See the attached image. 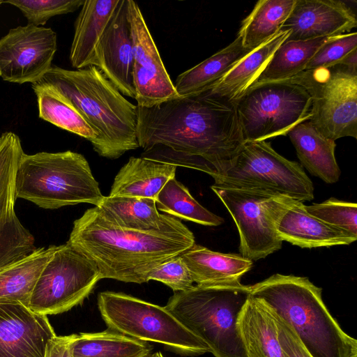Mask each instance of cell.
Segmentation results:
<instances>
[{
    "label": "cell",
    "instance_id": "obj_1",
    "mask_svg": "<svg viewBox=\"0 0 357 357\" xmlns=\"http://www.w3.org/2000/svg\"><path fill=\"white\" fill-rule=\"evenodd\" d=\"M145 158L224 174L245 143L235 103L205 91L151 107L137 106Z\"/></svg>",
    "mask_w": 357,
    "mask_h": 357
},
{
    "label": "cell",
    "instance_id": "obj_2",
    "mask_svg": "<svg viewBox=\"0 0 357 357\" xmlns=\"http://www.w3.org/2000/svg\"><path fill=\"white\" fill-rule=\"evenodd\" d=\"M68 242L96 266L100 279L137 284L147 282L153 268L195 243L185 225L162 231L128 229L107 218L98 206L74 221Z\"/></svg>",
    "mask_w": 357,
    "mask_h": 357
},
{
    "label": "cell",
    "instance_id": "obj_3",
    "mask_svg": "<svg viewBox=\"0 0 357 357\" xmlns=\"http://www.w3.org/2000/svg\"><path fill=\"white\" fill-rule=\"evenodd\" d=\"M66 98L96 135L94 151L117 159L138 148L137 105L128 100L96 66L66 70L54 66L38 82Z\"/></svg>",
    "mask_w": 357,
    "mask_h": 357
},
{
    "label": "cell",
    "instance_id": "obj_4",
    "mask_svg": "<svg viewBox=\"0 0 357 357\" xmlns=\"http://www.w3.org/2000/svg\"><path fill=\"white\" fill-rule=\"evenodd\" d=\"M250 289V296L291 327L312 357H357L356 340L343 331L325 305L321 289L307 278L275 274Z\"/></svg>",
    "mask_w": 357,
    "mask_h": 357
},
{
    "label": "cell",
    "instance_id": "obj_5",
    "mask_svg": "<svg viewBox=\"0 0 357 357\" xmlns=\"http://www.w3.org/2000/svg\"><path fill=\"white\" fill-rule=\"evenodd\" d=\"M250 286L194 285L176 291L165 306L202 340L215 357H247L238 318L250 296Z\"/></svg>",
    "mask_w": 357,
    "mask_h": 357
},
{
    "label": "cell",
    "instance_id": "obj_6",
    "mask_svg": "<svg viewBox=\"0 0 357 357\" xmlns=\"http://www.w3.org/2000/svg\"><path fill=\"white\" fill-rule=\"evenodd\" d=\"M15 195L45 209L83 203L98 206L104 198L85 157L72 151L24 153L15 172Z\"/></svg>",
    "mask_w": 357,
    "mask_h": 357
},
{
    "label": "cell",
    "instance_id": "obj_7",
    "mask_svg": "<svg viewBox=\"0 0 357 357\" xmlns=\"http://www.w3.org/2000/svg\"><path fill=\"white\" fill-rule=\"evenodd\" d=\"M98 307L110 330L141 341L162 344L185 356L210 352L208 346L165 307L110 291L98 294Z\"/></svg>",
    "mask_w": 357,
    "mask_h": 357
},
{
    "label": "cell",
    "instance_id": "obj_8",
    "mask_svg": "<svg viewBox=\"0 0 357 357\" xmlns=\"http://www.w3.org/2000/svg\"><path fill=\"white\" fill-rule=\"evenodd\" d=\"M245 142L287 135L310 117L311 98L288 81L256 84L236 103Z\"/></svg>",
    "mask_w": 357,
    "mask_h": 357
},
{
    "label": "cell",
    "instance_id": "obj_9",
    "mask_svg": "<svg viewBox=\"0 0 357 357\" xmlns=\"http://www.w3.org/2000/svg\"><path fill=\"white\" fill-rule=\"evenodd\" d=\"M215 185L257 189L301 202L314 198V188L303 167L277 153L266 141L247 142L232 166L213 178Z\"/></svg>",
    "mask_w": 357,
    "mask_h": 357
},
{
    "label": "cell",
    "instance_id": "obj_10",
    "mask_svg": "<svg viewBox=\"0 0 357 357\" xmlns=\"http://www.w3.org/2000/svg\"><path fill=\"white\" fill-rule=\"evenodd\" d=\"M285 81L303 86L309 93L308 121L320 134L333 141L356 139L357 72L344 66L304 70Z\"/></svg>",
    "mask_w": 357,
    "mask_h": 357
},
{
    "label": "cell",
    "instance_id": "obj_11",
    "mask_svg": "<svg viewBox=\"0 0 357 357\" xmlns=\"http://www.w3.org/2000/svg\"><path fill=\"white\" fill-rule=\"evenodd\" d=\"M227 208L238 231L241 255L264 259L282 247L276 222L291 198L257 189L211 186Z\"/></svg>",
    "mask_w": 357,
    "mask_h": 357
},
{
    "label": "cell",
    "instance_id": "obj_12",
    "mask_svg": "<svg viewBox=\"0 0 357 357\" xmlns=\"http://www.w3.org/2000/svg\"><path fill=\"white\" fill-rule=\"evenodd\" d=\"M96 266L68 241L55 245L33 288L29 308L53 315L81 305L100 280Z\"/></svg>",
    "mask_w": 357,
    "mask_h": 357
},
{
    "label": "cell",
    "instance_id": "obj_13",
    "mask_svg": "<svg viewBox=\"0 0 357 357\" xmlns=\"http://www.w3.org/2000/svg\"><path fill=\"white\" fill-rule=\"evenodd\" d=\"M56 49L51 28L28 24L11 29L0 39V76L9 82L35 83L51 68Z\"/></svg>",
    "mask_w": 357,
    "mask_h": 357
},
{
    "label": "cell",
    "instance_id": "obj_14",
    "mask_svg": "<svg viewBox=\"0 0 357 357\" xmlns=\"http://www.w3.org/2000/svg\"><path fill=\"white\" fill-rule=\"evenodd\" d=\"M137 106L151 107L178 97L138 4L128 0Z\"/></svg>",
    "mask_w": 357,
    "mask_h": 357
},
{
    "label": "cell",
    "instance_id": "obj_15",
    "mask_svg": "<svg viewBox=\"0 0 357 357\" xmlns=\"http://www.w3.org/2000/svg\"><path fill=\"white\" fill-rule=\"evenodd\" d=\"M56 335L47 315L21 304H0V357H45Z\"/></svg>",
    "mask_w": 357,
    "mask_h": 357
},
{
    "label": "cell",
    "instance_id": "obj_16",
    "mask_svg": "<svg viewBox=\"0 0 357 357\" xmlns=\"http://www.w3.org/2000/svg\"><path fill=\"white\" fill-rule=\"evenodd\" d=\"M97 68L123 96L135 98L128 0H120L98 46Z\"/></svg>",
    "mask_w": 357,
    "mask_h": 357
},
{
    "label": "cell",
    "instance_id": "obj_17",
    "mask_svg": "<svg viewBox=\"0 0 357 357\" xmlns=\"http://www.w3.org/2000/svg\"><path fill=\"white\" fill-rule=\"evenodd\" d=\"M356 25V15L343 1L296 0L280 31H290L286 40H305L341 35Z\"/></svg>",
    "mask_w": 357,
    "mask_h": 357
},
{
    "label": "cell",
    "instance_id": "obj_18",
    "mask_svg": "<svg viewBox=\"0 0 357 357\" xmlns=\"http://www.w3.org/2000/svg\"><path fill=\"white\" fill-rule=\"evenodd\" d=\"M275 227L282 241L303 248L349 245L356 240L310 214L305 205L295 199L283 210Z\"/></svg>",
    "mask_w": 357,
    "mask_h": 357
},
{
    "label": "cell",
    "instance_id": "obj_19",
    "mask_svg": "<svg viewBox=\"0 0 357 357\" xmlns=\"http://www.w3.org/2000/svg\"><path fill=\"white\" fill-rule=\"evenodd\" d=\"M120 0H84L75 22L70 61L73 68L96 66L97 50Z\"/></svg>",
    "mask_w": 357,
    "mask_h": 357
},
{
    "label": "cell",
    "instance_id": "obj_20",
    "mask_svg": "<svg viewBox=\"0 0 357 357\" xmlns=\"http://www.w3.org/2000/svg\"><path fill=\"white\" fill-rule=\"evenodd\" d=\"M194 283L202 287L235 285L252 265L241 255L215 252L195 243L180 255Z\"/></svg>",
    "mask_w": 357,
    "mask_h": 357
},
{
    "label": "cell",
    "instance_id": "obj_21",
    "mask_svg": "<svg viewBox=\"0 0 357 357\" xmlns=\"http://www.w3.org/2000/svg\"><path fill=\"white\" fill-rule=\"evenodd\" d=\"M177 165L145 157H130L116 175L109 197L155 198Z\"/></svg>",
    "mask_w": 357,
    "mask_h": 357
},
{
    "label": "cell",
    "instance_id": "obj_22",
    "mask_svg": "<svg viewBox=\"0 0 357 357\" xmlns=\"http://www.w3.org/2000/svg\"><path fill=\"white\" fill-rule=\"evenodd\" d=\"M289 34V30L280 31L243 58L222 78L206 91L236 104L243 95L256 84L273 53L287 39Z\"/></svg>",
    "mask_w": 357,
    "mask_h": 357
},
{
    "label": "cell",
    "instance_id": "obj_23",
    "mask_svg": "<svg viewBox=\"0 0 357 357\" xmlns=\"http://www.w3.org/2000/svg\"><path fill=\"white\" fill-rule=\"evenodd\" d=\"M247 357H284L275 321L269 307L250 296L238 318Z\"/></svg>",
    "mask_w": 357,
    "mask_h": 357
},
{
    "label": "cell",
    "instance_id": "obj_24",
    "mask_svg": "<svg viewBox=\"0 0 357 357\" xmlns=\"http://www.w3.org/2000/svg\"><path fill=\"white\" fill-rule=\"evenodd\" d=\"M98 207L107 218L128 229L162 231L183 225L175 217L160 213L153 199L104 196Z\"/></svg>",
    "mask_w": 357,
    "mask_h": 357
},
{
    "label": "cell",
    "instance_id": "obj_25",
    "mask_svg": "<svg viewBox=\"0 0 357 357\" xmlns=\"http://www.w3.org/2000/svg\"><path fill=\"white\" fill-rule=\"evenodd\" d=\"M303 167L327 183L337 182L340 169L335 156V142L320 134L308 121L294 127L287 135Z\"/></svg>",
    "mask_w": 357,
    "mask_h": 357
},
{
    "label": "cell",
    "instance_id": "obj_26",
    "mask_svg": "<svg viewBox=\"0 0 357 357\" xmlns=\"http://www.w3.org/2000/svg\"><path fill=\"white\" fill-rule=\"evenodd\" d=\"M253 50L245 48L236 37L225 47L181 73L174 83L178 96L187 97L208 90Z\"/></svg>",
    "mask_w": 357,
    "mask_h": 357
},
{
    "label": "cell",
    "instance_id": "obj_27",
    "mask_svg": "<svg viewBox=\"0 0 357 357\" xmlns=\"http://www.w3.org/2000/svg\"><path fill=\"white\" fill-rule=\"evenodd\" d=\"M55 245L37 248L26 257L0 268V304L29 307L36 281Z\"/></svg>",
    "mask_w": 357,
    "mask_h": 357
},
{
    "label": "cell",
    "instance_id": "obj_28",
    "mask_svg": "<svg viewBox=\"0 0 357 357\" xmlns=\"http://www.w3.org/2000/svg\"><path fill=\"white\" fill-rule=\"evenodd\" d=\"M296 0H259L243 19L236 37L251 50L278 33L294 6Z\"/></svg>",
    "mask_w": 357,
    "mask_h": 357
},
{
    "label": "cell",
    "instance_id": "obj_29",
    "mask_svg": "<svg viewBox=\"0 0 357 357\" xmlns=\"http://www.w3.org/2000/svg\"><path fill=\"white\" fill-rule=\"evenodd\" d=\"M153 349L141 341L107 328L81 333L72 344V357H149Z\"/></svg>",
    "mask_w": 357,
    "mask_h": 357
},
{
    "label": "cell",
    "instance_id": "obj_30",
    "mask_svg": "<svg viewBox=\"0 0 357 357\" xmlns=\"http://www.w3.org/2000/svg\"><path fill=\"white\" fill-rule=\"evenodd\" d=\"M333 36L285 40L273 53L256 84L285 81L304 71L317 50Z\"/></svg>",
    "mask_w": 357,
    "mask_h": 357
},
{
    "label": "cell",
    "instance_id": "obj_31",
    "mask_svg": "<svg viewBox=\"0 0 357 357\" xmlns=\"http://www.w3.org/2000/svg\"><path fill=\"white\" fill-rule=\"evenodd\" d=\"M38 116L44 121L84 137L92 144L96 135L72 103L52 87L32 84Z\"/></svg>",
    "mask_w": 357,
    "mask_h": 357
},
{
    "label": "cell",
    "instance_id": "obj_32",
    "mask_svg": "<svg viewBox=\"0 0 357 357\" xmlns=\"http://www.w3.org/2000/svg\"><path fill=\"white\" fill-rule=\"evenodd\" d=\"M155 203L160 211L202 225L218 226L224 222L223 218L202 206L175 177L165 183Z\"/></svg>",
    "mask_w": 357,
    "mask_h": 357
},
{
    "label": "cell",
    "instance_id": "obj_33",
    "mask_svg": "<svg viewBox=\"0 0 357 357\" xmlns=\"http://www.w3.org/2000/svg\"><path fill=\"white\" fill-rule=\"evenodd\" d=\"M19 137L6 132L0 137V219L15 212V176L24 153Z\"/></svg>",
    "mask_w": 357,
    "mask_h": 357
},
{
    "label": "cell",
    "instance_id": "obj_34",
    "mask_svg": "<svg viewBox=\"0 0 357 357\" xmlns=\"http://www.w3.org/2000/svg\"><path fill=\"white\" fill-rule=\"evenodd\" d=\"M37 248L33 236L15 212L0 219V268L26 257Z\"/></svg>",
    "mask_w": 357,
    "mask_h": 357
},
{
    "label": "cell",
    "instance_id": "obj_35",
    "mask_svg": "<svg viewBox=\"0 0 357 357\" xmlns=\"http://www.w3.org/2000/svg\"><path fill=\"white\" fill-rule=\"evenodd\" d=\"M306 211L326 224L357 238V204L331 197L324 202L305 206Z\"/></svg>",
    "mask_w": 357,
    "mask_h": 357
},
{
    "label": "cell",
    "instance_id": "obj_36",
    "mask_svg": "<svg viewBox=\"0 0 357 357\" xmlns=\"http://www.w3.org/2000/svg\"><path fill=\"white\" fill-rule=\"evenodd\" d=\"M84 0H9L3 3L19 8L29 24L40 26L56 15L73 13L82 6Z\"/></svg>",
    "mask_w": 357,
    "mask_h": 357
},
{
    "label": "cell",
    "instance_id": "obj_37",
    "mask_svg": "<svg viewBox=\"0 0 357 357\" xmlns=\"http://www.w3.org/2000/svg\"><path fill=\"white\" fill-rule=\"evenodd\" d=\"M356 50V32L334 36L317 50L305 70L330 68L341 65Z\"/></svg>",
    "mask_w": 357,
    "mask_h": 357
},
{
    "label": "cell",
    "instance_id": "obj_38",
    "mask_svg": "<svg viewBox=\"0 0 357 357\" xmlns=\"http://www.w3.org/2000/svg\"><path fill=\"white\" fill-rule=\"evenodd\" d=\"M148 282L155 280L170 287L174 292L194 286L191 273L180 255L171 258L153 268L147 275Z\"/></svg>",
    "mask_w": 357,
    "mask_h": 357
},
{
    "label": "cell",
    "instance_id": "obj_39",
    "mask_svg": "<svg viewBox=\"0 0 357 357\" xmlns=\"http://www.w3.org/2000/svg\"><path fill=\"white\" fill-rule=\"evenodd\" d=\"M269 309L278 327V339L284 357H312L303 347L291 327L273 310L270 307Z\"/></svg>",
    "mask_w": 357,
    "mask_h": 357
},
{
    "label": "cell",
    "instance_id": "obj_40",
    "mask_svg": "<svg viewBox=\"0 0 357 357\" xmlns=\"http://www.w3.org/2000/svg\"><path fill=\"white\" fill-rule=\"evenodd\" d=\"M77 335H56L47 343L45 357H72V344Z\"/></svg>",
    "mask_w": 357,
    "mask_h": 357
},
{
    "label": "cell",
    "instance_id": "obj_41",
    "mask_svg": "<svg viewBox=\"0 0 357 357\" xmlns=\"http://www.w3.org/2000/svg\"><path fill=\"white\" fill-rule=\"evenodd\" d=\"M149 357H164L160 351H157L152 355H150Z\"/></svg>",
    "mask_w": 357,
    "mask_h": 357
},
{
    "label": "cell",
    "instance_id": "obj_42",
    "mask_svg": "<svg viewBox=\"0 0 357 357\" xmlns=\"http://www.w3.org/2000/svg\"><path fill=\"white\" fill-rule=\"evenodd\" d=\"M3 3V1L0 0V4Z\"/></svg>",
    "mask_w": 357,
    "mask_h": 357
},
{
    "label": "cell",
    "instance_id": "obj_43",
    "mask_svg": "<svg viewBox=\"0 0 357 357\" xmlns=\"http://www.w3.org/2000/svg\"></svg>",
    "mask_w": 357,
    "mask_h": 357
}]
</instances>
